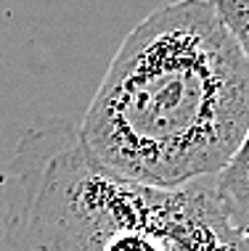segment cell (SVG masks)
Segmentation results:
<instances>
[{
  "instance_id": "3",
  "label": "cell",
  "mask_w": 249,
  "mask_h": 251,
  "mask_svg": "<svg viewBox=\"0 0 249 251\" xmlns=\"http://www.w3.org/2000/svg\"><path fill=\"white\" fill-rule=\"evenodd\" d=\"M249 61V0H215ZM212 191L231 225L249 238V132L228 164L212 177Z\"/></svg>"
},
{
  "instance_id": "1",
  "label": "cell",
  "mask_w": 249,
  "mask_h": 251,
  "mask_svg": "<svg viewBox=\"0 0 249 251\" xmlns=\"http://www.w3.org/2000/svg\"><path fill=\"white\" fill-rule=\"evenodd\" d=\"M77 132L138 185L215 177L249 132V61L215 0L165 3L133 26Z\"/></svg>"
},
{
  "instance_id": "2",
  "label": "cell",
  "mask_w": 249,
  "mask_h": 251,
  "mask_svg": "<svg viewBox=\"0 0 249 251\" xmlns=\"http://www.w3.org/2000/svg\"><path fill=\"white\" fill-rule=\"evenodd\" d=\"M11 251H249L212 177L162 191L96 161L66 119L22 138L3 180Z\"/></svg>"
}]
</instances>
